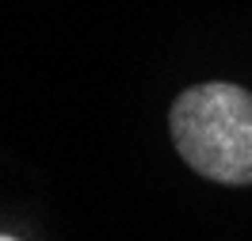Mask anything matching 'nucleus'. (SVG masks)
<instances>
[{
    "label": "nucleus",
    "mask_w": 252,
    "mask_h": 241,
    "mask_svg": "<svg viewBox=\"0 0 252 241\" xmlns=\"http://www.w3.org/2000/svg\"><path fill=\"white\" fill-rule=\"evenodd\" d=\"M0 241H16V238H4V234H0Z\"/></svg>",
    "instance_id": "f03ea898"
},
{
    "label": "nucleus",
    "mask_w": 252,
    "mask_h": 241,
    "mask_svg": "<svg viewBox=\"0 0 252 241\" xmlns=\"http://www.w3.org/2000/svg\"><path fill=\"white\" fill-rule=\"evenodd\" d=\"M176 153L214 184H252V92L210 80L195 84L168 115Z\"/></svg>",
    "instance_id": "f257e3e1"
}]
</instances>
